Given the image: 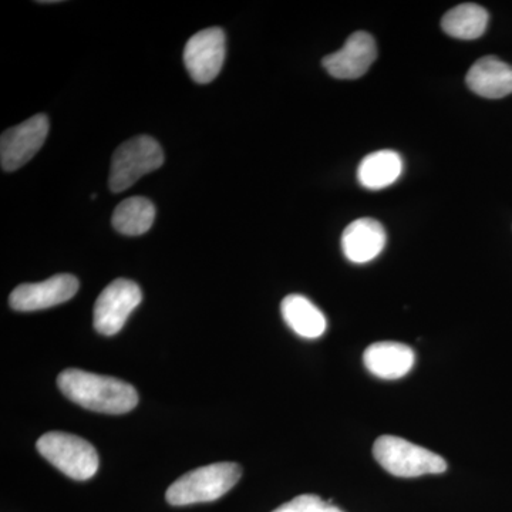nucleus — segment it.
Segmentation results:
<instances>
[{
	"label": "nucleus",
	"mask_w": 512,
	"mask_h": 512,
	"mask_svg": "<svg viewBox=\"0 0 512 512\" xmlns=\"http://www.w3.org/2000/svg\"><path fill=\"white\" fill-rule=\"evenodd\" d=\"M377 57V46L372 35L356 32L346 40L338 52L323 59V67L336 79H359L366 74Z\"/></svg>",
	"instance_id": "obj_10"
},
{
	"label": "nucleus",
	"mask_w": 512,
	"mask_h": 512,
	"mask_svg": "<svg viewBox=\"0 0 512 512\" xmlns=\"http://www.w3.org/2000/svg\"><path fill=\"white\" fill-rule=\"evenodd\" d=\"M79 291L73 275H56L39 284H23L10 293L9 303L18 312H35L70 301Z\"/></svg>",
	"instance_id": "obj_9"
},
{
	"label": "nucleus",
	"mask_w": 512,
	"mask_h": 512,
	"mask_svg": "<svg viewBox=\"0 0 512 512\" xmlns=\"http://www.w3.org/2000/svg\"><path fill=\"white\" fill-rule=\"evenodd\" d=\"M403 168V158L396 151H376L363 158L357 168V180L367 190H383L402 177Z\"/></svg>",
	"instance_id": "obj_15"
},
{
	"label": "nucleus",
	"mask_w": 512,
	"mask_h": 512,
	"mask_svg": "<svg viewBox=\"0 0 512 512\" xmlns=\"http://www.w3.org/2000/svg\"><path fill=\"white\" fill-rule=\"evenodd\" d=\"M49 119L37 114L19 126L9 128L0 138V163L5 171H15L29 163L45 144Z\"/></svg>",
	"instance_id": "obj_7"
},
{
	"label": "nucleus",
	"mask_w": 512,
	"mask_h": 512,
	"mask_svg": "<svg viewBox=\"0 0 512 512\" xmlns=\"http://www.w3.org/2000/svg\"><path fill=\"white\" fill-rule=\"evenodd\" d=\"M143 299L140 286L128 279L111 282L94 305V328L104 336H113L123 329L131 312Z\"/></svg>",
	"instance_id": "obj_6"
},
{
	"label": "nucleus",
	"mask_w": 512,
	"mask_h": 512,
	"mask_svg": "<svg viewBox=\"0 0 512 512\" xmlns=\"http://www.w3.org/2000/svg\"><path fill=\"white\" fill-rule=\"evenodd\" d=\"M466 82L471 92L484 99H503L512 94V66L497 56H485L468 70Z\"/></svg>",
	"instance_id": "obj_12"
},
{
	"label": "nucleus",
	"mask_w": 512,
	"mask_h": 512,
	"mask_svg": "<svg viewBox=\"0 0 512 512\" xmlns=\"http://www.w3.org/2000/svg\"><path fill=\"white\" fill-rule=\"evenodd\" d=\"M363 362L373 376L384 380H397L413 369L416 353L403 343L377 342L365 350Z\"/></svg>",
	"instance_id": "obj_13"
},
{
	"label": "nucleus",
	"mask_w": 512,
	"mask_h": 512,
	"mask_svg": "<svg viewBox=\"0 0 512 512\" xmlns=\"http://www.w3.org/2000/svg\"><path fill=\"white\" fill-rule=\"evenodd\" d=\"M224 62L225 33L220 28L201 30L185 45V67L195 83H211L220 74Z\"/></svg>",
	"instance_id": "obj_8"
},
{
	"label": "nucleus",
	"mask_w": 512,
	"mask_h": 512,
	"mask_svg": "<svg viewBox=\"0 0 512 512\" xmlns=\"http://www.w3.org/2000/svg\"><path fill=\"white\" fill-rule=\"evenodd\" d=\"M242 470L235 463H215L197 468L178 478L167 490L168 504L184 507L210 503L228 493L241 478Z\"/></svg>",
	"instance_id": "obj_2"
},
{
	"label": "nucleus",
	"mask_w": 512,
	"mask_h": 512,
	"mask_svg": "<svg viewBox=\"0 0 512 512\" xmlns=\"http://www.w3.org/2000/svg\"><path fill=\"white\" fill-rule=\"evenodd\" d=\"M488 20L490 16L483 6L463 3L448 10L441 20V28L454 39L474 40L484 35Z\"/></svg>",
	"instance_id": "obj_16"
},
{
	"label": "nucleus",
	"mask_w": 512,
	"mask_h": 512,
	"mask_svg": "<svg viewBox=\"0 0 512 512\" xmlns=\"http://www.w3.org/2000/svg\"><path fill=\"white\" fill-rule=\"evenodd\" d=\"M286 325L305 339H318L328 329V320L315 303L302 295L286 296L281 305Z\"/></svg>",
	"instance_id": "obj_14"
},
{
	"label": "nucleus",
	"mask_w": 512,
	"mask_h": 512,
	"mask_svg": "<svg viewBox=\"0 0 512 512\" xmlns=\"http://www.w3.org/2000/svg\"><path fill=\"white\" fill-rule=\"evenodd\" d=\"M272 512H343L332 501H323L318 495L305 494L293 498Z\"/></svg>",
	"instance_id": "obj_18"
},
{
	"label": "nucleus",
	"mask_w": 512,
	"mask_h": 512,
	"mask_svg": "<svg viewBox=\"0 0 512 512\" xmlns=\"http://www.w3.org/2000/svg\"><path fill=\"white\" fill-rule=\"evenodd\" d=\"M57 384L64 396L93 412L124 414L138 403L137 390L114 377L67 369L57 377Z\"/></svg>",
	"instance_id": "obj_1"
},
{
	"label": "nucleus",
	"mask_w": 512,
	"mask_h": 512,
	"mask_svg": "<svg viewBox=\"0 0 512 512\" xmlns=\"http://www.w3.org/2000/svg\"><path fill=\"white\" fill-rule=\"evenodd\" d=\"M164 163V151L153 137L138 136L121 144L111 160V191H126L141 177L158 170Z\"/></svg>",
	"instance_id": "obj_5"
},
{
	"label": "nucleus",
	"mask_w": 512,
	"mask_h": 512,
	"mask_svg": "<svg viewBox=\"0 0 512 512\" xmlns=\"http://www.w3.org/2000/svg\"><path fill=\"white\" fill-rule=\"evenodd\" d=\"M37 451L57 470L77 481L92 478L99 470L96 448L73 434L52 431L37 440Z\"/></svg>",
	"instance_id": "obj_4"
},
{
	"label": "nucleus",
	"mask_w": 512,
	"mask_h": 512,
	"mask_svg": "<svg viewBox=\"0 0 512 512\" xmlns=\"http://www.w3.org/2000/svg\"><path fill=\"white\" fill-rule=\"evenodd\" d=\"M373 456L394 477L414 478L426 474H441L447 470L446 460L439 454L402 437H379L373 446Z\"/></svg>",
	"instance_id": "obj_3"
},
{
	"label": "nucleus",
	"mask_w": 512,
	"mask_h": 512,
	"mask_svg": "<svg viewBox=\"0 0 512 512\" xmlns=\"http://www.w3.org/2000/svg\"><path fill=\"white\" fill-rule=\"evenodd\" d=\"M386 231L379 221L360 218L348 225L342 235V251L353 264H367L382 254Z\"/></svg>",
	"instance_id": "obj_11"
},
{
	"label": "nucleus",
	"mask_w": 512,
	"mask_h": 512,
	"mask_svg": "<svg viewBox=\"0 0 512 512\" xmlns=\"http://www.w3.org/2000/svg\"><path fill=\"white\" fill-rule=\"evenodd\" d=\"M156 220V207L144 197L127 198L117 205L113 214V227L120 234L138 237L146 234Z\"/></svg>",
	"instance_id": "obj_17"
}]
</instances>
